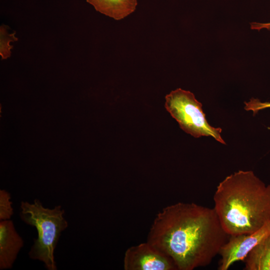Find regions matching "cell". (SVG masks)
I'll use <instances>...</instances> for the list:
<instances>
[{"mask_svg":"<svg viewBox=\"0 0 270 270\" xmlns=\"http://www.w3.org/2000/svg\"><path fill=\"white\" fill-rule=\"evenodd\" d=\"M229 236L214 208L179 202L158 212L147 242L170 257L178 270H193L210 264Z\"/></svg>","mask_w":270,"mask_h":270,"instance_id":"1","label":"cell"},{"mask_svg":"<svg viewBox=\"0 0 270 270\" xmlns=\"http://www.w3.org/2000/svg\"><path fill=\"white\" fill-rule=\"evenodd\" d=\"M214 208L229 236L254 232L270 221V184L252 170H238L217 186Z\"/></svg>","mask_w":270,"mask_h":270,"instance_id":"2","label":"cell"},{"mask_svg":"<svg viewBox=\"0 0 270 270\" xmlns=\"http://www.w3.org/2000/svg\"><path fill=\"white\" fill-rule=\"evenodd\" d=\"M20 208L22 220L35 227L38 234L28 252L30 258L43 262L48 270H56L54 250L61 232L68 226L64 210L60 205L45 208L38 199L32 203L21 202Z\"/></svg>","mask_w":270,"mask_h":270,"instance_id":"3","label":"cell"},{"mask_svg":"<svg viewBox=\"0 0 270 270\" xmlns=\"http://www.w3.org/2000/svg\"><path fill=\"white\" fill-rule=\"evenodd\" d=\"M165 99L166 110L186 132L194 138L211 136L220 143L226 144L220 136L222 128L208 124L202 104L194 94L179 88L167 94Z\"/></svg>","mask_w":270,"mask_h":270,"instance_id":"4","label":"cell"},{"mask_svg":"<svg viewBox=\"0 0 270 270\" xmlns=\"http://www.w3.org/2000/svg\"><path fill=\"white\" fill-rule=\"evenodd\" d=\"M124 268L125 270H178L170 257L148 242L126 250Z\"/></svg>","mask_w":270,"mask_h":270,"instance_id":"5","label":"cell"},{"mask_svg":"<svg viewBox=\"0 0 270 270\" xmlns=\"http://www.w3.org/2000/svg\"><path fill=\"white\" fill-rule=\"evenodd\" d=\"M270 234V221L258 230L250 233L230 236L221 248L218 270H227L234 262L244 260L250 252Z\"/></svg>","mask_w":270,"mask_h":270,"instance_id":"6","label":"cell"},{"mask_svg":"<svg viewBox=\"0 0 270 270\" xmlns=\"http://www.w3.org/2000/svg\"><path fill=\"white\" fill-rule=\"evenodd\" d=\"M24 240L17 232L10 220L0 222V270L11 268L20 249Z\"/></svg>","mask_w":270,"mask_h":270,"instance_id":"7","label":"cell"},{"mask_svg":"<svg viewBox=\"0 0 270 270\" xmlns=\"http://www.w3.org/2000/svg\"><path fill=\"white\" fill-rule=\"evenodd\" d=\"M95 10L116 20H122L136 10L137 0H86Z\"/></svg>","mask_w":270,"mask_h":270,"instance_id":"8","label":"cell"},{"mask_svg":"<svg viewBox=\"0 0 270 270\" xmlns=\"http://www.w3.org/2000/svg\"><path fill=\"white\" fill-rule=\"evenodd\" d=\"M244 262V270H270V234L250 252Z\"/></svg>","mask_w":270,"mask_h":270,"instance_id":"9","label":"cell"},{"mask_svg":"<svg viewBox=\"0 0 270 270\" xmlns=\"http://www.w3.org/2000/svg\"><path fill=\"white\" fill-rule=\"evenodd\" d=\"M8 28V27L4 24L0 28V55L3 60L10 56L12 46L10 43L18 40L15 32L9 33Z\"/></svg>","mask_w":270,"mask_h":270,"instance_id":"10","label":"cell"},{"mask_svg":"<svg viewBox=\"0 0 270 270\" xmlns=\"http://www.w3.org/2000/svg\"><path fill=\"white\" fill-rule=\"evenodd\" d=\"M14 214L9 192L4 190H0V220H10Z\"/></svg>","mask_w":270,"mask_h":270,"instance_id":"11","label":"cell"},{"mask_svg":"<svg viewBox=\"0 0 270 270\" xmlns=\"http://www.w3.org/2000/svg\"><path fill=\"white\" fill-rule=\"evenodd\" d=\"M244 110L252 111L254 116L262 110L270 108V102H261L258 98H252L248 102H244Z\"/></svg>","mask_w":270,"mask_h":270,"instance_id":"12","label":"cell"},{"mask_svg":"<svg viewBox=\"0 0 270 270\" xmlns=\"http://www.w3.org/2000/svg\"><path fill=\"white\" fill-rule=\"evenodd\" d=\"M250 28L252 30H260L263 28L270 30V22L260 23L257 22H252L250 23Z\"/></svg>","mask_w":270,"mask_h":270,"instance_id":"13","label":"cell"}]
</instances>
